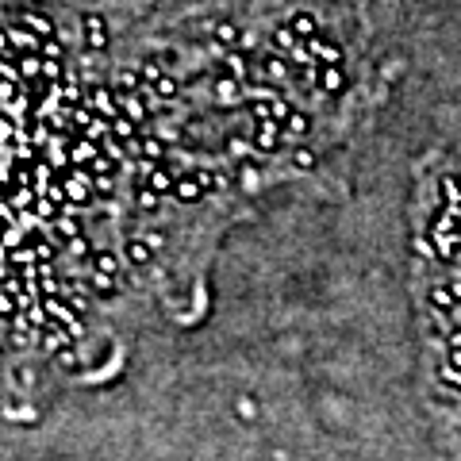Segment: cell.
I'll return each instance as SVG.
<instances>
[{
	"instance_id": "cell-38",
	"label": "cell",
	"mask_w": 461,
	"mask_h": 461,
	"mask_svg": "<svg viewBox=\"0 0 461 461\" xmlns=\"http://www.w3.org/2000/svg\"><path fill=\"white\" fill-rule=\"evenodd\" d=\"M446 346H461V323L450 327V339H446Z\"/></svg>"
},
{
	"instance_id": "cell-24",
	"label": "cell",
	"mask_w": 461,
	"mask_h": 461,
	"mask_svg": "<svg viewBox=\"0 0 461 461\" xmlns=\"http://www.w3.org/2000/svg\"><path fill=\"white\" fill-rule=\"evenodd\" d=\"M177 93H181V81L173 77L169 70L162 73L158 81H154V96H158V100H173V96H177Z\"/></svg>"
},
{
	"instance_id": "cell-32",
	"label": "cell",
	"mask_w": 461,
	"mask_h": 461,
	"mask_svg": "<svg viewBox=\"0 0 461 461\" xmlns=\"http://www.w3.org/2000/svg\"><path fill=\"white\" fill-rule=\"evenodd\" d=\"M196 177H200V185H204V193H216L219 185H223V177H219L216 169H196Z\"/></svg>"
},
{
	"instance_id": "cell-20",
	"label": "cell",
	"mask_w": 461,
	"mask_h": 461,
	"mask_svg": "<svg viewBox=\"0 0 461 461\" xmlns=\"http://www.w3.org/2000/svg\"><path fill=\"white\" fill-rule=\"evenodd\" d=\"M20 23H27V27L43 39H54V23H51V15H43V12H23Z\"/></svg>"
},
{
	"instance_id": "cell-23",
	"label": "cell",
	"mask_w": 461,
	"mask_h": 461,
	"mask_svg": "<svg viewBox=\"0 0 461 461\" xmlns=\"http://www.w3.org/2000/svg\"><path fill=\"white\" fill-rule=\"evenodd\" d=\"M58 216H62V204L39 193V200H35V219H39V223H54Z\"/></svg>"
},
{
	"instance_id": "cell-6",
	"label": "cell",
	"mask_w": 461,
	"mask_h": 461,
	"mask_svg": "<svg viewBox=\"0 0 461 461\" xmlns=\"http://www.w3.org/2000/svg\"><path fill=\"white\" fill-rule=\"evenodd\" d=\"M204 196H208V193H204L196 169L181 173V177H177V188H173V200H177V204H196V200H204Z\"/></svg>"
},
{
	"instance_id": "cell-1",
	"label": "cell",
	"mask_w": 461,
	"mask_h": 461,
	"mask_svg": "<svg viewBox=\"0 0 461 461\" xmlns=\"http://www.w3.org/2000/svg\"><path fill=\"white\" fill-rule=\"evenodd\" d=\"M281 131H285V123H277V119H254V146H258L261 154H277L281 150Z\"/></svg>"
},
{
	"instance_id": "cell-3",
	"label": "cell",
	"mask_w": 461,
	"mask_h": 461,
	"mask_svg": "<svg viewBox=\"0 0 461 461\" xmlns=\"http://www.w3.org/2000/svg\"><path fill=\"white\" fill-rule=\"evenodd\" d=\"M123 258H127L131 269H143L154 261V246L146 242V235H127L123 238Z\"/></svg>"
},
{
	"instance_id": "cell-36",
	"label": "cell",
	"mask_w": 461,
	"mask_h": 461,
	"mask_svg": "<svg viewBox=\"0 0 461 461\" xmlns=\"http://www.w3.org/2000/svg\"><path fill=\"white\" fill-rule=\"evenodd\" d=\"M158 58H162V65H166V70H173V65H177V51H162Z\"/></svg>"
},
{
	"instance_id": "cell-14",
	"label": "cell",
	"mask_w": 461,
	"mask_h": 461,
	"mask_svg": "<svg viewBox=\"0 0 461 461\" xmlns=\"http://www.w3.org/2000/svg\"><path fill=\"white\" fill-rule=\"evenodd\" d=\"M292 31L300 39H311V35H319V20H316V12H311V8H300V12H292Z\"/></svg>"
},
{
	"instance_id": "cell-11",
	"label": "cell",
	"mask_w": 461,
	"mask_h": 461,
	"mask_svg": "<svg viewBox=\"0 0 461 461\" xmlns=\"http://www.w3.org/2000/svg\"><path fill=\"white\" fill-rule=\"evenodd\" d=\"M427 304H431L434 311H442V316H454L457 308V296L450 285H431V292H427Z\"/></svg>"
},
{
	"instance_id": "cell-16",
	"label": "cell",
	"mask_w": 461,
	"mask_h": 461,
	"mask_svg": "<svg viewBox=\"0 0 461 461\" xmlns=\"http://www.w3.org/2000/svg\"><path fill=\"white\" fill-rule=\"evenodd\" d=\"M238 96H242V77H235V73H230V77H219V81H216V100H219V104H235Z\"/></svg>"
},
{
	"instance_id": "cell-8",
	"label": "cell",
	"mask_w": 461,
	"mask_h": 461,
	"mask_svg": "<svg viewBox=\"0 0 461 461\" xmlns=\"http://www.w3.org/2000/svg\"><path fill=\"white\" fill-rule=\"evenodd\" d=\"M85 285H89V292H93L96 300H115V296H119V277L100 273V269H89Z\"/></svg>"
},
{
	"instance_id": "cell-5",
	"label": "cell",
	"mask_w": 461,
	"mask_h": 461,
	"mask_svg": "<svg viewBox=\"0 0 461 461\" xmlns=\"http://www.w3.org/2000/svg\"><path fill=\"white\" fill-rule=\"evenodd\" d=\"M143 177H146V185L150 188H158L162 196H173V188H177V173H169V169H162L158 162H150V158H143Z\"/></svg>"
},
{
	"instance_id": "cell-7",
	"label": "cell",
	"mask_w": 461,
	"mask_h": 461,
	"mask_svg": "<svg viewBox=\"0 0 461 461\" xmlns=\"http://www.w3.org/2000/svg\"><path fill=\"white\" fill-rule=\"evenodd\" d=\"M316 89L327 96H339L346 89V73L342 65H316Z\"/></svg>"
},
{
	"instance_id": "cell-29",
	"label": "cell",
	"mask_w": 461,
	"mask_h": 461,
	"mask_svg": "<svg viewBox=\"0 0 461 461\" xmlns=\"http://www.w3.org/2000/svg\"><path fill=\"white\" fill-rule=\"evenodd\" d=\"M288 115H292V104L285 100V96H269V119H277V123H285Z\"/></svg>"
},
{
	"instance_id": "cell-25",
	"label": "cell",
	"mask_w": 461,
	"mask_h": 461,
	"mask_svg": "<svg viewBox=\"0 0 461 461\" xmlns=\"http://www.w3.org/2000/svg\"><path fill=\"white\" fill-rule=\"evenodd\" d=\"M58 81H65L62 77V58L43 54V85H58Z\"/></svg>"
},
{
	"instance_id": "cell-34",
	"label": "cell",
	"mask_w": 461,
	"mask_h": 461,
	"mask_svg": "<svg viewBox=\"0 0 461 461\" xmlns=\"http://www.w3.org/2000/svg\"><path fill=\"white\" fill-rule=\"evenodd\" d=\"M446 365L461 369V346H446Z\"/></svg>"
},
{
	"instance_id": "cell-39",
	"label": "cell",
	"mask_w": 461,
	"mask_h": 461,
	"mask_svg": "<svg viewBox=\"0 0 461 461\" xmlns=\"http://www.w3.org/2000/svg\"><path fill=\"white\" fill-rule=\"evenodd\" d=\"M450 288H454V296H457V304H461V281H454Z\"/></svg>"
},
{
	"instance_id": "cell-17",
	"label": "cell",
	"mask_w": 461,
	"mask_h": 461,
	"mask_svg": "<svg viewBox=\"0 0 461 461\" xmlns=\"http://www.w3.org/2000/svg\"><path fill=\"white\" fill-rule=\"evenodd\" d=\"M308 127H311V115L304 112V108H292V115L285 119V135L288 138H304V135H308Z\"/></svg>"
},
{
	"instance_id": "cell-31",
	"label": "cell",
	"mask_w": 461,
	"mask_h": 461,
	"mask_svg": "<svg viewBox=\"0 0 461 461\" xmlns=\"http://www.w3.org/2000/svg\"><path fill=\"white\" fill-rule=\"evenodd\" d=\"M70 254H73V258H81V261H89V258H93V242H89V238L85 235H77V238H73V242H70Z\"/></svg>"
},
{
	"instance_id": "cell-27",
	"label": "cell",
	"mask_w": 461,
	"mask_h": 461,
	"mask_svg": "<svg viewBox=\"0 0 461 461\" xmlns=\"http://www.w3.org/2000/svg\"><path fill=\"white\" fill-rule=\"evenodd\" d=\"M442 196H446V208H457L461 212V185H457V181L454 177H442Z\"/></svg>"
},
{
	"instance_id": "cell-18",
	"label": "cell",
	"mask_w": 461,
	"mask_h": 461,
	"mask_svg": "<svg viewBox=\"0 0 461 461\" xmlns=\"http://www.w3.org/2000/svg\"><path fill=\"white\" fill-rule=\"evenodd\" d=\"M300 43H304V39H300V35H296V31H292V23H281V27L273 31V46H277V51H281V54H292V51H296V46H300Z\"/></svg>"
},
{
	"instance_id": "cell-10",
	"label": "cell",
	"mask_w": 461,
	"mask_h": 461,
	"mask_svg": "<svg viewBox=\"0 0 461 461\" xmlns=\"http://www.w3.org/2000/svg\"><path fill=\"white\" fill-rule=\"evenodd\" d=\"M4 200L12 204L15 212H20V219H27V216H35V200H39V193L31 185H15V193H4Z\"/></svg>"
},
{
	"instance_id": "cell-26",
	"label": "cell",
	"mask_w": 461,
	"mask_h": 461,
	"mask_svg": "<svg viewBox=\"0 0 461 461\" xmlns=\"http://www.w3.org/2000/svg\"><path fill=\"white\" fill-rule=\"evenodd\" d=\"M411 250H415L419 258H431V261H439V246H434V235H419L415 242H411Z\"/></svg>"
},
{
	"instance_id": "cell-19",
	"label": "cell",
	"mask_w": 461,
	"mask_h": 461,
	"mask_svg": "<svg viewBox=\"0 0 461 461\" xmlns=\"http://www.w3.org/2000/svg\"><path fill=\"white\" fill-rule=\"evenodd\" d=\"M135 208L146 212V216H154V212L162 208V193H158V188H150V185H143V188L135 193Z\"/></svg>"
},
{
	"instance_id": "cell-13",
	"label": "cell",
	"mask_w": 461,
	"mask_h": 461,
	"mask_svg": "<svg viewBox=\"0 0 461 461\" xmlns=\"http://www.w3.org/2000/svg\"><path fill=\"white\" fill-rule=\"evenodd\" d=\"M431 235H450V238H461V212L457 208H446L439 219L431 223Z\"/></svg>"
},
{
	"instance_id": "cell-2",
	"label": "cell",
	"mask_w": 461,
	"mask_h": 461,
	"mask_svg": "<svg viewBox=\"0 0 461 461\" xmlns=\"http://www.w3.org/2000/svg\"><path fill=\"white\" fill-rule=\"evenodd\" d=\"M81 35H85L89 51H104V46H108V23H104V15L100 12L81 15Z\"/></svg>"
},
{
	"instance_id": "cell-33",
	"label": "cell",
	"mask_w": 461,
	"mask_h": 461,
	"mask_svg": "<svg viewBox=\"0 0 461 461\" xmlns=\"http://www.w3.org/2000/svg\"><path fill=\"white\" fill-rule=\"evenodd\" d=\"M223 65H227L230 73H235V77H246V58H242V54H227Z\"/></svg>"
},
{
	"instance_id": "cell-4",
	"label": "cell",
	"mask_w": 461,
	"mask_h": 461,
	"mask_svg": "<svg viewBox=\"0 0 461 461\" xmlns=\"http://www.w3.org/2000/svg\"><path fill=\"white\" fill-rule=\"evenodd\" d=\"M89 104H93L100 115H108V119H115V115L123 112V96L115 93V89H108V85H93L89 89Z\"/></svg>"
},
{
	"instance_id": "cell-15",
	"label": "cell",
	"mask_w": 461,
	"mask_h": 461,
	"mask_svg": "<svg viewBox=\"0 0 461 461\" xmlns=\"http://www.w3.org/2000/svg\"><path fill=\"white\" fill-rule=\"evenodd\" d=\"M261 70H266V77H273V81H288V77H292V70H288V62L281 58L277 46H273L266 58H261Z\"/></svg>"
},
{
	"instance_id": "cell-21",
	"label": "cell",
	"mask_w": 461,
	"mask_h": 461,
	"mask_svg": "<svg viewBox=\"0 0 461 461\" xmlns=\"http://www.w3.org/2000/svg\"><path fill=\"white\" fill-rule=\"evenodd\" d=\"M212 35H216L219 46H238V43H242V31H238V23H230V20H219Z\"/></svg>"
},
{
	"instance_id": "cell-12",
	"label": "cell",
	"mask_w": 461,
	"mask_h": 461,
	"mask_svg": "<svg viewBox=\"0 0 461 461\" xmlns=\"http://www.w3.org/2000/svg\"><path fill=\"white\" fill-rule=\"evenodd\" d=\"M112 89L119 96H127V93H138L143 89V73L138 70H131V65H123V70H115V77H112Z\"/></svg>"
},
{
	"instance_id": "cell-9",
	"label": "cell",
	"mask_w": 461,
	"mask_h": 461,
	"mask_svg": "<svg viewBox=\"0 0 461 461\" xmlns=\"http://www.w3.org/2000/svg\"><path fill=\"white\" fill-rule=\"evenodd\" d=\"M89 266L100 269V273H112V277H123V269H127V258H123V250H96L93 258H89Z\"/></svg>"
},
{
	"instance_id": "cell-22",
	"label": "cell",
	"mask_w": 461,
	"mask_h": 461,
	"mask_svg": "<svg viewBox=\"0 0 461 461\" xmlns=\"http://www.w3.org/2000/svg\"><path fill=\"white\" fill-rule=\"evenodd\" d=\"M138 150H143V158L162 162V158H166V138H158V135H138Z\"/></svg>"
},
{
	"instance_id": "cell-37",
	"label": "cell",
	"mask_w": 461,
	"mask_h": 461,
	"mask_svg": "<svg viewBox=\"0 0 461 461\" xmlns=\"http://www.w3.org/2000/svg\"><path fill=\"white\" fill-rule=\"evenodd\" d=\"M238 419H254V403H250V400L238 403Z\"/></svg>"
},
{
	"instance_id": "cell-28",
	"label": "cell",
	"mask_w": 461,
	"mask_h": 461,
	"mask_svg": "<svg viewBox=\"0 0 461 461\" xmlns=\"http://www.w3.org/2000/svg\"><path fill=\"white\" fill-rule=\"evenodd\" d=\"M292 169H300V173L316 169V150H308V146H296V150H292Z\"/></svg>"
},
{
	"instance_id": "cell-30",
	"label": "cell",
	"mask_w": 461,
	"mask_h": 461,
	"mask_svg": "<svg viewBox=\"0 0 461 461\" xmlns=\"http://www.w3.org/2000/svg\"><path fill=\"white\" fill-rule=\"evenodd\" d=\"M54 361L65 369V373H77V365H81V361H77V350H73V346H65V350H58V353H54Z\"/></svg>"
},
{
	"instance_id": "cell-35",
	"label": "cell",
	"mask_w": 461,
	"mask_h": 461,
	"mask_svg": "<svg viewBox=\"0 0 461 461\" xmlns=\"http://www.w3.org/2000/svg\"><path fill=\"white\" fill-rule=\"evenodd\" d=\"M230 150H235L238 158H246V154H254V146L246 143V138H235V143H230Z\"/></svg>"
}]
</instances>
